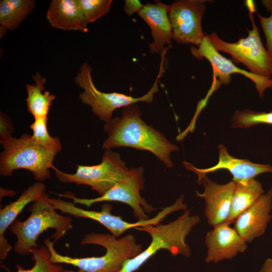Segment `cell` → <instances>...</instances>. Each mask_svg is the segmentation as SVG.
Masks as SVG:
<instances>
[{
	"mask_svg": "<svg viewBox=\"0 0 272 272\" xmlns=\"http://www.w3.org/2000/svg\"><path fill=\"white\" fill-rule=\"evenodd\" d=\"M141 115L136 103L122 108L120 117L112 118L105 123L103 128L108 137L103 142L102 148L111 150L124 147L148 151L167 167H172L174 164L170 154L179 150V148L161 132L148 125Z\"/></svg>",
	"mask_w": 272,
	"mask_h": 272,
	"instance_id": "6da1fadb",
	"label": "cell"
},
{
	"mask_svg": "<svg viewBox=\"0 0 272 272\" xmlns=\"http://www.w3.org/2000/svg\"><path fill=\"white\" fill-rule=\"evenodd\" d=\"M51 239V237H48L44 242L52 263L71 264L85 272H119L127 260L143 251L142 245L137 243L132 234L117 239L111 234L90 233L84 236L80 244L99 245L105 249L106 253L98 257L74 258L57 253L54 247L55 243Z\"/></svg>",
	"mask_w": 272,
	"mask_h": 272,
	"instance_id": "7a4b0ae2",
	"label": "cell"
},
{
	"mask_svg": "<svg viewBox=\"0 0 272 272\" xmlns=\"http://www.w3.org/2000/svg\"><path fill=\"white\" fill-rule=\"evenodd\" d=\"M46 192L28 208L29 216L24 221L15 220L10 225L11 232L17 238L14 251L21 255H28L34 248L39 247L36 241L39 235L48 229L55 230L51 238L55 243L73 228L72 219L58 214L49 201Z\"/></svg>",
	"mask_w": 272,
	"mask_h": 272,
	"instance_id": "3957f363",
	"label": "cell"
},
{
	"mask_svg": "<svg viewBox=\"0 0 272 272\" xmlns=\"http://www.w3.org/2000/svg\"><path fill=\"white\" fill-rule=\"evenodd\" d=\"M200 222L197 215H190V210L173 221L162 225H146L135 228L148 233L151 241L148 247L134 257L127 260L119 272H133L161 249L168 250L172 255L181 254L189 257L191 250L186 238L192 229Z\"/></svg>",
	"mask_w": 272,
	"mask_h": 272,
	"instance_id": "277c9868",
	"label": "cell"
},
{
	"mask_svg": "<svg viewBox=\"0 0 272 272\" xmlns=\"http://www.w3.org/2000/svg\"><path fill=\"white\" fill-rule=\"evenodd\" d=\"M0 144L3 148L0 155L2 176H11L16 170L25 169L32 173L36 180L42 182L50 177V169L56 168L53 162L59 152L37 144L31 135L0 140Z\"/></svg>",
	"mask_w": 272,
	"mask_h": 272,
	"instance_id": "5b68a950",
	"label": "cell"
},
{
	"mask_svg": "<svg viewBox=\"0 0 272 272\" xmlns=\"http://www.w3.org/2000/svg\"><path fill=\"white\" fill-rule=\"evenodd\" d=\"M92 70L87 63H84L76 75L75 83L83 90L79 98L83 103L91 108L96 116L107 123L112 119L113 112L117 108L139 102L151 103L154 94L159 91L158 81L163 74L164 67L160 66L159 73L151 89L144 95L138 98L117 92L105 93L99 91L93 83Z\"/></svg>",
	"mask_w": 272,
	"mask_h": 272,
	"instance_id": "8992f818",
	"label": "cell"
},
{
	"mask_svg": "<svg viewBox=\"0 0 272 272\" xmlns=\"http://www.w3.org/2000/svg\"><path fill=\"white\" fill-rule=\"evenodd\" d=\"M249 15L252 28H247V36L236 42L225 41L215 32L206 35L218 51L229 54L233 61L242 63L254 74L272 78V55L263 45L253 13Z\"/></svg>",
	"mask_w": 272,
	"mask_h": 272,
	"instance_id": "52a82bcc",
	"label": "cell"
},
{
	"mask_svg": "<svg viewBox=\"0 0 272 272\" xmlns=\"http://www.w3.org/2000/svg\"><path fill=\"white\" fill-rule=\"evenodd\" d=\"M144 168L142 167L128 169L123 177L102 195L93 198H79L71 192L58 194L60 197L72 199L75 204L89 208L97 202L118 201L131 208L134 216L139 221L149 219L146 213L156 210L141 195L144 188Z\"/></svg>",
	"mask_w": 272,
	"mask_h": 272,
	"instance_id": "ba28073f",
	"label": "cell"
},
{
	"mask_svg": "<svg viewBox=\"0 0 272 272\" xmlns=\"http://www.w3.org/2000/svg\"><path fill=\"white\" fill-rule=\"evenodd\" d=\"M128 170L118 153L106 150L97 165H77L74 173H65L56 168L54 171L59 181L89 186L101 196L121 180Z\"/></svg>",
	"mask_w": 272,
	"mask_h": 272,
	"instance_id": "9c48e42d",
	"label": "cell"
},
{
	"mask_svg": "<svg viewBox=\"0 0 272 272\" xmlns=\"http://www.w3.org/2000/svg\"><path fill=\"white\" fill-rule=\"evenodd\" d=\"M205 0H178L167 6L172 28V39L182 44L198 46L206 36L201 20L205 13Z\"/></svg>",
	"mask_w": 272,
	"mask_h": 272,
	"instance_id": "30bf717a",
	"label": "cell"
},
{
	"mask_svg": "<svg viewBox=\"0 0 272 272\" xmlns=\"http://www.w3.org/2000/svg\"><path fill=\"white\" fill-rule=\"evenodd\" d=\"M49 201L55 210L69 214L75 218H88L97 221L106 228L112 235L120 237L126 230L146 225L160 224L168 215L175 211L174 207L170 205L164 208L156 216L148 220L129 223L123 220L121 217L111 214L112 206L104 203L100 211H90L78 207L73 202L64 200L60 198H50Z\"/></svg>",
	"mask_w": 272,
	"mask_h": 272,
	"instance_id": "8fae6325",
	"label": "cell"
},
{
	"mask_svg": "<svg viewBox=\"0 0 272 272\" xmlns=\"http://www.w3.org/2000/svg\"><path fill=\"white\" fill-rule=\"evenodd\" d=\"M192 54L198 59L205 58L211 63L213 79L221 84H228L231 80V75L240 74L251 80L260 98L266 89L272 87V78L254 74L237 67L233 61L221 55L213 45L206 35L201 43L195 47L191 46Z\"/></svg>",
	"mask_w": 272,
	"mask_h": 272,
	"instance_id": "7c38bea8",
	"label": "cell"
},
{
	"mask_svg": "<svg viewBox=\"0 0 272 272\" xmlns=\"http://www.w3.org/2000/svg\"><path fill=\"white\" fill-rule=\"evenodd\" d=\"M219 161L214 166L200 169L186 161L183 162L186 169L194 172L198 177L197 183L201 184L203 178L207 174L220 170H228L232 175V181L235 183H243L262 173H271L272 166L266 164H257L248 159H241L232 156L223 145L218 146Z\"/></svg>",
	"mask_w": 272,
	"mask_h": 272,
	"instance_id": "4fadbf2b",
	"label": "cell"
},
{
	"mask_svg": "<svg viewBox=\"0 0 272 272\" xmlns=\"http://www.w3.org/2000/svg\"><path fill=\"white\" fill-rule=\"evenodd\" d=\"M201 183L203 191H196V195L204 199L205 215L209 225L214 227L226 222L230 216L235 182L218 184L205 176Z\"/></svg>",
	"mask_w": 272,
	"mask_h": 272,
	"instance_id": "5bb4252c",
	"label": "cell"
},
{
	"mask_svg": "<svg viewBox=\"0 0 272 272\" xmlns=\"http://www.w3.org/2000/svg\"><path fill=\"white\" fill-rule=\"evenodd\" d=\"M227 222L222 223L213 227L207 233L206 262L217 263L223 259H231L247 249V242Z\"/></svg>",
	"mask_w": 272,
	"mask_h": 272,
	"instance_id": "9a60e30c",
	"label": "cell"
},
{
	"mask_svg": "<svg viewBox=\"0 0 272 272\" xmlns=\"http://www.w3.org/2000/svg\"><path fill=\"white\" fill-rule=\"evenodd\" d=\"M272 188L262 195L235 221L234 228L247 242L262 236L271 219Z\"/></svg>",
	"mask_w": 272,
	"mask_h": 272,
	"instance_id": "2e32d148",
	"label": "cell"
},
{
	"mask_svg": "<svg viewBox=\"0 0 272 272\" xmlns=\"http://www.w3.org/2000/svg\"><path fill=\"white\" fill-rule=\"evenodd\" d=\"M147 3L138 14L149 26L153 41L149 44L151 53L161 56L171 47L172 28L167 6L160 1Z\"/></svg>",
	"mask_w": 272,
	"mask_h": 272,
	"instance_id": "e0dca14e",
	"label": "cell"
},
{
	"mask_svg": "<svg viewBox=\"0 0 272 272\" xmlns=\"http://www.w3.org/2000/svg\"><path fill=\"white\" fill-rule=\"evenodd\" d=\"M45 185L42 182H37L24 190L13 202L0 210V259L5 260L12 247L8 243L4 234L7 229L16 220L24 208L31 202L38 199L45 192Z\"/></svg>",
	"mask_w": 272,
	"mask_h": 272,
	"instance_id": "ac0fdd59",
	"label": "cell"
},
{
	"mask_svg": "<svg viewBox=\"0 0 272 272\" xmlns=\"http://www.w3.org/2000/svg\"><path fill=\"white\" fill-rule=\"evenodd\" d=\"M52 27L65 31H88L78 0H53L46 12Z\"/></svg>",
	"mask_w": 272,
	"mask_h": 272,
	"instance_id": "d6986e66",
	"label": "cell"
},
{
	"mask_svg": "<svg viewBox=\"0 0 272 272\" xmlns=\"http://www.w3.org/2000/svg\"><path fill=\"white\" fill-rule=\"evenodd\" d=\"M262 184L255 178L243 183H235L230 216V224L264 193Z\"/></svg>",
	"mask_w": 272,
	"mask_h": 272,
	"instance_id": "ffe728a7",
	"label": "cell"
},
{
	"mask_svg": "<svg viewBox=\"0 0 272 272\" xmlns=\"http://www.w3.org/2000/svg\"><path fill=\"white\" fill-rule=\"evenodd\" d=\"M35 84L26 86L27 97L26 99L28 111L34 119L47 117L52 102L55 96L49 91H44L45 77L37 72L32 76Z\"/></svg>",
	"mask_w": 272,
	"mask_h": 272,
	"instance_id": "44dd1931",
	"label": "cell"
},
{
	"mask_svg": "<svg viewBox=\"0 0 272 272\" xmlns=\"http://www.w3.org/2000/svg\"><path fill=\"white\" fill-rule=\"evenodd\" d=\"M34 0H1L0 1L1 28L15 30L34 9Z\"/></svg>",
	"mask_w": 272,
	"mask_h": 272,
	"instance_id": "7402d4cb",
	"label": "cell"
},
{
	"mask_svg": "<svg viewBox=\"0 0 272 272\" xmlns=\"http://www.w3.org/2000/svg\"><path fill=\"white\" fill-rule=\"evenodd\" d=\"M34 264L30 269H25L16 264V272H54L63 266L59 264L53 263L50 260V254L46 246L34 248L31 250ZM8 272H12L5 267Z\"/></svg>",
	"mask_w": 272,
	"mask_h": 272,
	"instance_id": "603a6c76",
	"label": "cell"
},
{
	"mask_svg": "<svg viewBox=\"0 0 272 272\" xmlns=\"http://www.w3.org/2000/svg\"><path fill=\"white\" fill-rule=\"evenodd\" d=\"M231 123L233 128H249L260 124L272 125V111L237 110L231 118Z\"/></svg>",
	"mask_w": 272,
	"mask_h": 272,
	"instance_id": "cb8c5ba5",
	"label": "cell"
},
{
	"mask_svg": "<svg viewBox=\"0 0 272 272\" xmlns=\"http://www.w3.org/2000/svg\"><path fill=\"white\" fill-rule=\"evenodd\" d=\"M47 117L34 119L30 125L32 130V140L37 144L49 149L60 152L61 144L58 137H52L49 134L47 129Z\"/></svg>",
	"mask_w": 272,
	"mask_h": 272,
	"instance_id": "d4e9b609",
	"label": "cell"
},
{
	"mask_svg": "<svg viewBox=\"0 0 272 272\" xmlns=\"http://www.w3.org/2000/svg\"><path fill=\"white\" fill-rule=\"evenodd\" d=\"M87 23H93L107 13L112 0H78Z\"/></svg>",
	"mask_w": 272,
	"mask_h": 272,
	"instance_id": "484cf974",
	"label": "cell"
},
{
	"mask_svg": "<svg viewBox=\"0 0 272 272\" xmlns=\"http://www.w3.org/2000/svg\"><path fill=\"white\" fill-rule=\"evenodd\" d=\"M266 42L267 51L272 55V14L265 17L257 13Z\"/></svg>",
	"mask_w": 272,
	"mask_h": 272,
	"instance_id": "4316f807",
	"label": "cell"
},
{
	"mask_svg": "<svg viewBox=\"0 0 272 272\" xmlns=\"http://www.w3.org/2000/svg\"><path fill=\"white\" fill-rule=\"evenodd\" d=\"M14 126L8 116L2 112L0 113V138L5 140L12 137Z\"/></svg>",
	"mask_w": 272,
	"mask_h": 272,
	"instance_id": "83f0119b",
	"label": "cell"
},
{
	"mask_svg": "<svg viewBox=\"0 0 272 272\" xmlns=\"http://www.w3.org/2000/svg\"><path fill=\"white\" fill-rule=\"evenodd\" d=\"M144 6L138 0H125L123 10L126 15L131 16L135 13L138 14L142 10Z\"/></svg>",
	"mask_w": 272,
	"mask_h": 272,
	"instance_id": "f1b7e54d",
	"label": "cell"
},
{
	"mask_svg": "<svg viewBox=\"0 0 272 272\" xmlns=\"http://www.w3.org/2000/svg\"><path fill=\"white\" fill-rule=\"evenodd\" d=\"M259 272H272V257L265 260Z\"/></svg>",
	"mask_w": 272,
	"mask_h": 272,
	"instance_id": "f546056e",
	"label": "cell"
},
{
	"mask_svg": "<svg viewBox=\"0 0 272 272\" xmlns=\"http://www.w3.org/2000/svg\"><path fill=\"white\" fill-rule=\"evenodd\" d=\"M245 5L248 10L249 13H253L256 11L254 2L253 1H245Z\"/></svg>",
	"mask_w": 272,
	"mask_h": 272,
	"instance_id": "4dcf8cb0",
	"label": "cell"
},
{
	"mask_svg": "<svg viewBox=\"0 0 272 272\" xmlns=\"http://www.w3.org/2000/svg\"><path fill=\"white\" fill-rule=\"evenodd\" d=\"M261 2L266 10L272 14V0H262Z\"/></svg>",
	"mask_w": 272,
	"mask_h": 272,
	"instance_id": "1f68e13d",
	"label": "cell"
},
{
	"mask_svg": "<svg viewBox=\"0 0 272 272\" xmlns=\"http://www.w3.org/2000/svg\"><path fill=\"white\" fill-rule=\"evenodd\" d=\"M54 272H85L82 270H78L77 271H74V270H69V269H64L63 267H61L60 268V269H57L55 271H54Z\"/></svg>",
	"mask_w": 272,
	"mask_h": 272,
	"instance_id": "d6a6232c",
	"label": "cell"
}]
</instances>
